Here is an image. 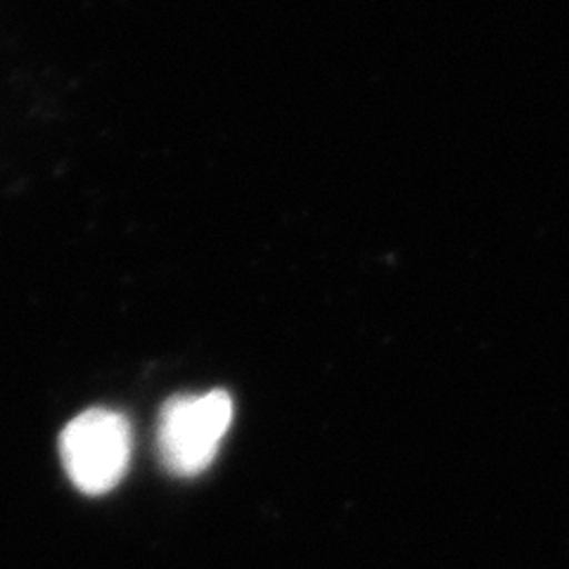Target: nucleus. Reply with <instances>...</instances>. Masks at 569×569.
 <instances>
[{
    "mask_svg": "<svg viewBox=\"0 0 569 569\" xmlns=\"http://www.w3.org/2000/svg\"><path fill=\"white\" fill-rule=\"evenodd\" d=\"M133 453L131 425L121 413L91 408L71 420L60 437L62 466L79 491H112L129 472Z\"/></svg>",
    "mask_w": 569,
    "mask_h": 569,
    "instance_id": "nucleus-2",
    "label": "nucleus"
},
{
    "mask_svg": "<svg viewBox=\"0 0 569 569\" xmlns=\"http://www.w3.org/2000/svg\"><path fill=\"white\" fill-rule=\"evenodd\" d=\"M230 422H233V399L221 389L176 397L159 416V458L173 475H200L217 458Z\"/></svg>",
    "mask_w": 569,
    "mask_h": 569,
    "instance_id": "nucleus-1",
    "label": "nucleus"
}]
</instances>
